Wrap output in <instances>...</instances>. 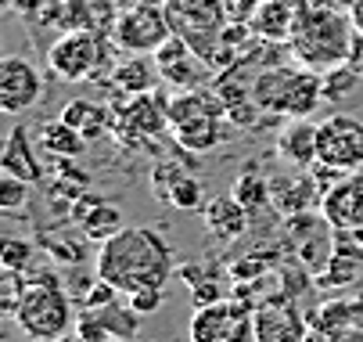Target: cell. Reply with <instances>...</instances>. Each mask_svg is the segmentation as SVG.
Here are the masks:
<instances>
[{
    "label": "cell",
    "instance_id": "1",
    "mask_svg": "<svg viewBox=\"0 0 363 342\" xmlns=\"http://www.w3.org/2000/svg\"><path fill=\"white\" fill-rule=\"evenodd\" d=\"M97 277L123 296L140 288H162L173 277V246L151 227H123L97 249Z\"/></svg>",
    "mask_w": 363,
    "mask_h": 342
},
{
    "label": "cell",
    "instance_id": "2",
    "mask_svg": "<svg viewBox=\"0 0 363 342\" xmlns=\"http://www.w3.org/2000/svg\"><path fill=\"white\" fill-rule=\"evenodd\" d=\"M352 40H356L352 18L342 15L335 4H328V8H298L291 36H288V51L298 65L328 72V69L349 62Z\"/></svg>",
    "mask_w": 363,
    "mask_h": 342
},
{
    "label": "cell",
    "instance_id": "3",
    "mask_svg": "<svg viewBox=\"0 0 363 342\" xmlns=\"http://www.w3.org/2000/svg\"><path fill=\"white\" fill-rule=\"evenodd\" d=\"M252 97L267 116L277 119H309L324 105V79L306 65H274L252 79Z\"/></svg>",
    "mask_w": 363,
    "mask_h": 342
},
{
    "label": "cell",
    "instance_id": "4",
    "mask_svg": "<svg viewBox=\"0 0 363 342\" xmlns=\"http://www.w3.org/2000/svg\"><path fill=\"white\" fill-rule=\"evenodd\" d=\"M108 40L105 33L94 29H65L47 47V69L62 83H83V79H101L112 72L108 65Z\"/></svg>",
    "mask_w": 363,
    "mask_h": 342
},
{
    "label": "cell",
    "instance_id": "5",
    "mask_svg": "<svg viewBox=\"0 0 363 342\" xmlns=\"http://www.w3.org/2000/svg\"><path fill=\"white\" fill-rule=\"evenodd\" d=\"M15 321L29 338L55 342L72 328V303L50 274H36V277H29V288L15 310Z\"/></svg>",
    "mask_w": 363,
    "mask_h": 342
},
{
    "label": "cell",
    "instance_id": "6",
    "mask_svg": "<svg viewBox=\"0 0 363 342\" xmlns=\"http://www.w3.org/2000/svg\"><path fill=\"white\" fill-rule=\"evenodd\" d=\"M187 335L191 342H255V307L241 296L194 307Z\"/></svg>",
    "mask_w": 363,
    "mask_h": 342
},
{
    "label": "cell",
    "instance_id": "7",
    "mask_svg": "<svg viewBox=\"0 0 363 342\" xmlns=\"http://www.w3.org/2000/svg\"><path fill=\"white\" fill-rule=\"evenodd\" d=\"M166 15H169L173 33L191 43V51L205 62H213L220 47V33L227 26L223 0H169Z\"/></svg>",
    "mask_w": 363,
    "mask_h": 342
},
{
    "label": "cell",
    "instance_id": "8",
    "mask_svg": "<svg viewBox=\"0 0 363 342\" xmlns=\"http://www.w3.org/2000/svg\"><path fill=\"white\" fill-rule=\"evenodd\" d=\"M116 112V123H112V133L126 144V148H151L155 152V137H162L166 130H173L169 123V109L162 97H155L151 90L147 94H137L133 101L126 105H112Z\"/></svg>",
    "mask_w": 363,
    "mask_h": 342
},
{
    "label": "cell",
    "instance_id": "9",
    "mask_svg": "<svg viewBox=\"0 0 363 342\" xmlns=\"http://www.w3.org/2000/svg\"><path fill=\"white\" fill-rule=\"evenodd\" d=\"M173 36L169 15L159 4H130L126 11H119L116 26H112V43L123 47L130 55H155L159 47Z\"/></svg>",
    "mask_w": 363,
    "mask_h": 342
},
{
    "label": "cell",
    "instance_id": "10",
    "mask_svg": "<svg viewBox=\"0 0 363 342\" xmlns=\"http://www.w3.org/2000/svg\"><path fill=\"white\" fill-rule=\"evenodd\" d=\"M317 162H328L342 173L363 170V119L338 112L317 123Z\"/></svg>",
    "mask_w": 363,
    "mask_h": 342
},
{
    "label": "cell",
    "instance_id": "11",
    "mask_svg": "<svg viewBox=\"0 0 363 342\" xmlns=\"http://www.w3.org/2000/svg\"><path fill=\"white\" fill-rule=\"evenodd\" d=\"M306 335L309 321L298 314L291 292L267 296L255 307V342H306Z\"/></svg>",
    "mask_w": 363,
    "mask_h": 342
},
{
    "label": "cell",
    "instance_id": "12",
    "mask_svg": "<svg viewBox=\"0 0 363 342\" xmlns=\"http://www.w3.org/2000/svg\"><path fill=\"white\" fill-rule=\"evenodd\" d=\"M43 94V79L40 69L29 58H4L0 62V109L8 116H22L29 112Z\"/></svg>",
    "mask_w": 363,
    "mask_h": 342
},
{
    "label": "cell",
    "instance_id": "13",
    "mask_svg": "<svg viewBox=\"0 0 363 342\" xmlns=\"http://www.w3.org/2000/svg\"><path fill=\"white\" fill-rule=\"evenodd\" d=\"M140 314L130 303H108L101 310H83L76 317V331L86 342H119V338H137Z\"/></svg>",
    "mask_w": 363,
    "mask_h": 342
},
{
    "label": "cell",
    "instance_id": "14",
    "mask_svg": "<svg viewBox=\"0 0 363 342\" xmlns=\"http://www.w3.org/2000/svg\"><path fill=\"white\" fill-rule=\"evenodd\" d=\"M69 216L83 231V238L94 241V246H101V241H108L112 234L123 231V209L112 206L108 199H101V194H94V191L79 194V199L72 202V209H69Z\"/></svg>",
    "mask_w": 363,
    "mask_h": 342
},
{
    "label": "cell",
    "instance_id": "15",
    "mask_svg": "<svg viewBox=\"0 0 363 342\" xmlns=\"http://www.w3.org/2000/svg\"><path fill=\"white\" fill-rule=\"evenodd\" d=\"M320 220L328 227H363V170L349 173L320 199Z\"/></svg>",
    "mask_w": 363,
    "mask_h": 342
},
{
    "label": "cell",
    "instance_id": "16",
    "mask_svg": "<svg viewBox=\"0 0 363 342\" xmlns=\"http://www.w3.org/2000/svg\"><path fill=\"white\" fill-rule=\"evenodd\" d=\"M320 187H317V180L313 177H281V180H270V206L284 216V220H291V216H302V213H309L313 209V202H317V209H320Z\"/></svg>",
    "mask_w": 363,
    "mask_h": 342
},
{
    "label": "cell",
    "instance_id": "17",
    "mask_svg": "<svg viewBox=\"0 0 363 342\" xmlns=\"http://www.w3.org/2000/svg\"><path fill=\"white\" fill-rule=\"evenodd\" d=\"M309 324L328 331L335 342H345L352 331H363V299H331L309 317Z\"/></svg>",
    "mask_w": 363,
    "mask_h": 342
},
{
    "label": "cell",
    "instance_id": "18",
    "mask_svg": "<svg viewBox=\"0 0 363 342\" xmlns=\"http://www.w3.org/2000/svg\"><path fill=\"white\" fill-rule=\"evenodd\" d=\"M277 155L291 166H313L317 162V123L291 119L277 133Z\"/></svg>",
    "mask_w": 363,
    "mask_h": 342
},
{
    "label": "cell",
    "instance_id": "19",
    "mask_svg": "<svg viewBox=\"0 0 363 342\" xmlns=\"http://www.w3.org/2000/svg\"><path fill=\"white\" fill-rule=\"evenodd\" d=\"M205 231H209L216 241H238L241 234H245V227H248V209L234 199H213L209 206H205Z\"/></svg>",
    "mask_w": 363,
    "mask_h": 342
},
{
    "label": "cell",
    "instance_id": "20",
    "mask_svg": "<svg viewBox=\"0 0 363 342\" xmlns=\"http://www.w3.org/2000/svg\"><path fill=\"white\" fill-rule=\"evenodd\" d=\"M0 166H4V173L22 177L29 184H40L43 180V166H40L33 144H29V130L26 126H15L8 133V144H4V152H0Z\"/></svg>",
    "mask_w": 363,
    "mask_h": 342
},
{
    "label": "cell",
    "instance_id": "21",
    "mask_svg": "<svg viewBox=\"0 0 363 342\" xmlns=\"http://www.w3.org/2000/svg\"><path fill=\"white\" fill-rule=\"evenodd\" d=\"M295 15H298V8L291 4V0H259V11L252 18V29H255V36H263V40L288 43Z\"/></svg>",
    "mask_w": 363,
    "mask_h": 342
},
{
    "label": "cell",
    "instance_id": "22",
    "mask_svg": "<svg viewBox=\"0 0 363 342\" xmlns=\"http://www.w3.org/2000/svg\"><path fill=\"white\" fill-rule=\"evenodd\" d=\"M162 79V69L155 65V58H144V55H133L126 62H119L112 69V87L123 90L126 97H137V94H147L155 90V83Z\"/></svg>",
    "mask_w": 363,
    "mask_h": 342
},
{
    "label": "cell",
    "instance_id": "23",
    "mask_svg": "<svg viewBox=\"0 0 363 342\" xmlns=\"http://www.w3.org/2000/svg\"><path fill=\"white\" fill-rule=\"evenodd\" d=\"M62 119L69 123V126H76L86 140H94V137H101V133H108L112 130V123H116V112L108 109V105H101V101H69L65 109H62Z\"/></svg>",
    "mask_w": 363,
    "mask_h": 342
},
{
    "label": "cell",
    "instance_id": "24",
    "mask_svg": "<svg viewBox=\"0 0 363 342\" xmlns=\"http://www.w3.org/2000/svg\"><path fill=\"white\" fill-rule=\"evenodd\" d=\"M40 148L50 159H79L86 152V137L65 119H50L40 126Z\"/></svg>",
    "mask_w": 363,
    "mask_h": 342
},
{
    "label": "cell",
    "instance_id": "25",
    "mask_svg": "<svg viewBox=\"0 0 363 342\" xmlns=\"http://www.w3.org/2000/svg\"><path fill=\"white\" fill-rule=\"evenodd\" d=\"M116 18V0H69V29H94L112 36Z\"/></svg>",
    "mask_w": 363,
    "mask_h": 342
},
{
    "label": "cell",
    "instance_id": "26",
    "mask_svg": "<svg viewBox=\"0 0 363 342\" xmlns=\"http://www.w3.org/2000/svg\"><path fill=\"white\" fill-rule=\"evenodd\" d=\"M205 69H209V62H205V58L187 55V58H180V62L166 65V69H162V79H166V83H173L177 90H198V87H201V79H205Z\"/></svg>",
    "mask_w": 363,
    "mask_h": 342
},
{
    "label": "cell",
    "instance_id": "27",
    "mask_svg": "<svg viewBox=\"0 0 363 342\" xmlns=\"http://www.w3.org/2000/svg\"><path fill=\"white\" fill-rule=\"evenodd\" d=\"M234 199H238L248 213H255L259 206L270 202V180H263L259 173L245 170V173L238 177V184H234Z\"/></svg>",
    "mask_w": 363,
    "mask_h": 342
},
{
    "label": "cell",
    "instance_id": "28",
    "mask_svg": "<svg viewBox=\"0 0 363 342\" xmlns=\"http://www.w3.org/2000/svg\"><path fill=\"white\" fill-rule=\"evenodd\" d=\"M180 277L191 285V299H194V307H209V303H216V299H223V292H220V281L213 277V274H198V267L194 263H187V267H180Z\"/></svg>",
    "mask_w": 363,
    "mask_h": 342
},
{
    "label": "cell",
    "instance_id": "29",
    "mask_svg": "<svg viewBox=\"0 0 363 342\" xmlns=\"http://www.w3.org/2000/svg\"><path fill=\"white\" fill-rule=\"evenodd\" d=\"M320 79H324V101H342V97H345L363 76H359V69H356L352 62H342V65L320 72Z\"/></svg>",
    "mask_w": 363,
    "mask_h": 342
},
{
    "label": "cell",
    "instance_id": "30",
    "mask_svg": "<svg viewBox=\"0 0 363 342\" xmlns=\"http://www.w3.org/2000/svg\"><path fill=\"white\" fill-rule=\"evenodd\" d=\"M356 274H359V260H349V256H338V253H331V260L324 263V270H320L317 285H320V288L349 285V281H356Z\"/></svg>",
    "mask_w": 363,
    "mask_h": 342
},
{
    "label": "cell",
    "instance_id": "31",
    "mask_svg": "<svg viewBox=\"0 0 363 342\" xmlns=\"http://www.w3.org/2000/svg\"><path fill=\"white\" fill-rule=\"evenodd\" d=\"M26 288H29V277L26 270H4L0 274V307H4V314L15 317L22 296H26Z\"/></svg>",
    "mask_w": 363,
    "mask_h": 342
},
{
    "label": "cell",
    "instance_id": "32",
    "mask_svg": "<svg viewBox=\"0 0 363 342\" xmlns=\"http://www.w3.org/2000/svg\"><path fill=\"white\" fill-rule=\"evenodd\" d=\"M331 253L363 263V227H331Z\"/></svg>",
    "mask_w": 363,
    "mask_h": 342
},
{
    "label": "cell",
    "instance_id": "33",
    "mask_svg": "<svg viewBox=\"0 0 363 342\" xmlns=\"http://www.w3.org/2000/svg\"><path fill=\"white\" fill-rule=\"evenodd\" d=\"M29 260H33V246L26 238L0 241V263H4V270H29Z\"/></svg>",
    "mask_w": 363,
    "mask_h": 342
},
{
    "label": "cell",
    "instance_id": "34",
    "mask_svg": "<svg viewBox=\"0 0 363 342\" xmlns=\"http://www.w3.org/2000/svg\"><path fill=\"white\" fill-rule=\"evenodd\" d=\"M169 202L177 206V209H201V180L198 177H191V173H184L177 184H173V191H169Z\"/></svg>",
    "mask_w": 363,
    "mask_h": 342
},
{
    "label": "cell",
    "instance_id": "35",
    "mask_svg": "<svg viewBox=\"0 0 363 342\" xmlns=\"http://www.w3.org/2000/svg\"><path fill=\"white\" fill-rule=\"evenodd\" d=\"M29 191H33V187H29V180L4 173V180H0V209H8V213L22 209V206L29 202Z\"/></svg>",
    "mask_w": 363,
    "mask_h": 342
},
{
    "label": "cell",
    "instance_id": "36",
    "mask_svg": "<svg viewBox=\"0 0 363 342\" xmlns=\"http://www.w3.org/2000/svg\"><path fill=\"white\" fill-rule=\"evenodd\" d=\"M184 173H187V166H180V162H173V159H162L159 166H155V173H151L155 194H159L162 202H169V191H173V184H177Z\"/></svg>",
    "mask_w": 363,
    "mask_h": 342
},
{
    "label": "cell",
    "instance_id": "37",
    "mask_svg": "<svg viewBox=\"0 0 363 342\" xmlns=\"http://www.w3.org/2000/svg\"><path fill=\"white\" fill-rule=\"evenodd\" d=\"M187 55H194V51H191V43H187L184 36L173 33V36H169L151 58H155V65H159V69H166V65H173V62H180V58H187Z\"/></svg>",
    "mask_w": 363,
    "mask_h": 342
},
{
    "label": "cell",
    "instance_id": "38",
    "mask_svg": "<svg viewBox=\"0 0 363 342\" xmlns=\"http://www.w3.org/2000/svg\"><path fill=\"white\" fill-rule=\"evenodd\" d=\"M116 296H123V292L116 288V285H108V281H94L90 285V292H86V299H83V307L86 310H101V307H108V303H116Z\"/></svg>",
    "mask_w": 363,
    "mask_h": 342
},
{
    "label": "cell",
    "instance_id": "39",
    "mask_svg": "<svg viewBox=\"0 0 363 342\" xmlns=\"http://www.w3.org/2000/svg\"><path fill=\"white\" fill-rule=\"evenodd\" d=\"M130 307L144 317V314H155L162 307V288H140V292H133L130 296Z\"/></svg>",
    "mask_w": 363,
    "mask_h": 342
},
{
    "label": "cell",
    "instance_id": "40",
    "mask_svg": "<svg viewBox=\"0 0 363 342\" xmlns=\"http://www.w3.org/2000/svg\"><path fill=\"white\" fill-rule=\"evenodd\" d=\"M270 263H274V256H252V260L234 263V267H230V274H234L238 281H248V277H259V274H263Z\"/></svg>",
    "mask_w": 363,
    "mask_h": 342
},
{
    "label": "cell",
    "instance_id": "41",
    "mask_svg": "<svg viewBox=\"0 0 363 342\" xmlns=\"http://www.w3.org/2000/svg\"><path fill=\"white\" fill-rule=\"evenodd\" d=\"M227 22H252L259 11V0H223Z\"/></svg>",
    "mask_w": 363,
    "mask_h": 342
},
{
    "label": "cell",
    "instance_id": "42",
    "mask_svg": "<svg viewBox=\"0 0 363 342\" xmlns=\"http://www.w3.org/2000/svg\"><path fill=\"white\" fill-rule=\"evenodd\" d=\"M72 246H79V241H72V238H50L47 253L50 256H62L65 263H79L83 260V249H72Z\"/></svg>",
    "mask_w": 363,
    "mask_h": 342
},
{
    "label": "cell",
    "instance_id": "43",
    "mask_svg": "<svg viewBox=\"0 0 363 342\" xmlns=\"http://www.w3.org/2000/svg\"><path fill=\"white\" fill-rule=\"evenodd\" d=\"M349 62L359 69V76H363V36L356 33V40H352V55H349Z\"/></svg>",
    "mask_w": 363,
    "mask_h": 342
},
{
    "label": "cell",
    "instance_id": "44",
    "mask_svg": "<svg viewBox=\"0 0 363 342\" xmlns=\"http://www.w3.org/2000/svg\"><path fill=\"white\" fill-rule=\"evenodd\" d=\"M349 18H352V29L363 36V0H352V8H349Z\"/></svg>",
    "mask_w": 363,
    "mask_h": 342
},
{
    "label": "cell",
    "instance_id": "45",
    "mask_svg": "<svg viewBox=\"0 0 363 342\" xmlns=\"http://www.w3.org/2000/svg\"><path fill=\"white\" fill-rule=\"evenodd\" d=\"M55 342H86V338H83V335H79V331H72V335H69V331H65V335H62V338H55Z\"/></svg>",
    "mask_w": 363,
    "mask_h": 342
},
{
    "label": "cell",
    "instance_id": "46",
    "mask_svg": "<svg viewBox=\"0 0 363 342\" xmlns=\"http://www.w3.org/2000/svg\"><path fill=\"white\" fill-rule=\"evenodd\" d=\"M345 342H363V331H352V335H349Z\"/></svg>",
    "mask_w": 363,
    "mask_h": 342
},
{
    "label": "cell",
    "instance_id": "47",
    "mask_svg": "<svg viewBox=\"0 0 363 342\" xmlns=\"http://www.w3.org/2000/svg\"><path fill=\"white\" fill-rule=\"evenodd\" d=\"M140 4H159V8H166L169 0H140Z\"/></svg>",
    "mask_w": 363,
    "mask_h": 342
},
{
    "label": "cell",
    "instance_id": "48",
    "mask_svg": "<svg viewBox=\"0 0 363 342\" xmlns=\"http://www.w3.org/2000/svg\"><path fill=\"white\" fill-rule=\"evenodd\" d=\"M335 4H338V8H342V4H345V8H352V0H335Z\"/></svg>",
    "mask_w": 363,
    "mask_h": 342
}]
</instances>
